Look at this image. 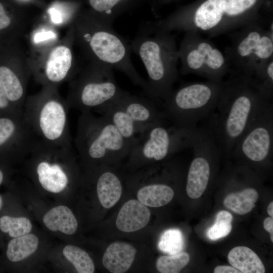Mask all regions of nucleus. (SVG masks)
Instances as JSON below:
<instances>
[{"mask_svg": "<svg viewBox=\"0 0 273 273\" xmlns=\"http://www.w3.org/2000/svg\"><path fill=\"white\" fill-rule=\"evenodd\" d=\"M209 125L221 154L230 155L237 143L272 99L252 77L230 70Z\"/></svg>", "mask_w": 273, "mask_h": 273, "instance_id": "obj_1", "label": "nucleus"}, {"mask_svg": "<svg viewBox=\"0 0 273 273\" xmlns=\"http://www.w3.org/2000/svg\"><path fill=\"white\" fill-rule=\"evenodd\" d=\"M130 45L146 69L148 80L144 92L156 103L162 102L172 92L178 78L175 35L154 22H148L142 26Z\"/></svg>", "mask_w": 273, "mask_h": 273, "instance_id": "obj_2", "label": "nucleus"}, {"mask_svg": "<svg viewBox=\"0 0 273 273\" xmlns=\"http://www.w3.org/2000/svg\"><path fill=\"white\" fill-rule=\"evenodd\" d=\"M74 34L91 61L106 65L124 73L135 85L146 87V80L139 74L131 60L130 44L109 24L92 11L79 15Z\"/></svg>", "mask_w": 273, "mask_h": 273, "instance_id": "obj_3", "label": "nucleus"}, {"mask_svg": "<svg viewBox=\"0 0 273 273\" xmlns=\"http://www.w3.org/2000/svg\"><path fill=\"white\" fill-rule=\"evenodd\" d=\"M69 109L56 86L48 85L38 94L26 99L23 115L39 140L55 146L72 147Z\"/></svg>", "mask_w": 273, "mask_h": 273, "instance_id": "obj_4", "label": "nucleus"}, {"mask_svg": "<svg viewBox=\"0 0 273 273\" xmlns=\"http://www.w3.org/2000/svg\"><path fill=\"white\" fill-rule=\"evenodd\" d=\"M223 82H190L173 89L162 102L165 117L179 127H197L200 122L209 118L215 112Z\"/></svg>", "mask_w": 273, "mask_h": 273, "instance_id": "obj_5", "label": "nucleus"}, {"mask_svg": "<svg viewBox=\"0 0 273 273\" xmlns=\"http://www.w3.org/2000/svg\"><path fill=\"white\" fill-rule=\"evenodd\" d=\"M133 143L124 138L105 116L81 113L74 140L76 150L90 162L118 159L128 155Z\"/></svg>", "mask_w": 273, "mask_h": 273, "instance_id": "obj_6", "label": "nucleus"}, {"mask_svg": "<svg viewBox=\"0 0 273 273\" xmlns=\"http://www.w3.org/2000/svg\"><path fill=\"white\" fill-rule=\"evenodd\" d=\"M224 54L230 70L253 77L273 58V29L264 22L253 21L230 34Z\"/></svg>", "mask_w": 273, "mask_h": 273, "instance_id": "obj_7", "label": "nucleus"}, {"mask_svg": "<svg viewBox=\"0 0 273 273\" xmlns=\"http://www.w3.org/2000/svg\"><path fill=\"white\" fill-rule=\"evenodd\" d=\"M110 67L91 61L72 84L66 102L69 108L99 113L126 91L118 85Z\"/></svg>", "mask_w": 273, "mask_h": 273, "instance_id": "obj_8", "label": "nucleus"}, {"mask_svg": "<svg viewBox=\"0 0 273 273\" xmlns=\"http://www.w3.org/2000/svg\"><path fill=\"white\" fill-rule=\"evenodd\" d=\"M197 127L184 128L162 119L138 134L128 155L135 161H162L176 152L191 148Z\"/></svg>", "mask_w": 273, "mask_h": 273, "instance_id": "obj_9", "label": "nucleus"}, {"mask_svg": "<svg viewBox=\"0 0 273 273\" xmlns=\"http://www.w3.org/2000/svg\"><path fill=\"white\" fill-rule=\"evenodd\" d=\"M177 53L181 63L179 72L182 75L193 74L209 81L222 83L230 72L224 53L197 31L185 32Z\"/></svg>", "mask_w": 273, "mask_h": 273, "instance_id": "obj_10", "label": "nucleus"}, {"mask_svg": "<svg viewBox=\"0 0 273 273\" xmlns=\"http://www.w3.org/2000/svg\"><path fill=\"white\" fill-rule=\"evenodd\" d=\"M273 150V104L269 103L240 139L230 155L254 163L270 158Z\"/></svg>", "mask_w": 273, "mask_h": 273, "instance_id": "obj_11", "label": "nucleus"}, {"mask_svg": "<svg viewBox=\"0 0 273 273\" xmlns=\"http://www.w3.org/2000/svg\"><path fill=\"white\" fill-rule=\"evenodd\" d=\"M38 140L23 111L0 116V159L26 157Z\"/></svg>", "mask_w": 273, "mask_h": 273, "instance_id": "obj_12", "label": "nucleus"}, {"mask_svg": "<svg viewBox=\"0 0 273 273\" xmlns=\"http://www.w3.org/2000/svg\"><path fill=\"white\" fill-rule=\"evenodd\" d=\"M115 102L135 124L139 133L148 126L165 118L155 102L128 92Z\"/></svg>", "mask_w": 273, "mask_h": 273, "instance_id": "obj_13", "label": "nucleus"}, {"mask_svg": "<svg viewBox=\"0 0 273 273\" xmlns=\"http://www.w3.org/2000/svg\"><path fill=\"white\" fill-rule=\"evenodd\" d=\"M0 54V82L10 103L23 111L26 100L27 77L11 63L6 47Z\"/></svg>", "mask_w": 273, "mask_h": 273, "instance_id": "obj_14", "label": "nucleus"}, {"mask_svg": "<svg viewBox=\"0 0 273 273\" xmlns=\"http://www.w3.org/2000/svg\"><path fill=\"white\" fill-rule=\"evenodd\" d=\"M73 58L71 49L66 45L54 48L50 52L43 72L38 79L44 85L57 86L72 73Z\"/></svg>", "mask_w": 273, "mask_h": 273, "instance_id": "obj_15", "label": "nucleus"}, {"mask_svg": "<svg viewBox=\"0 0 273 273\" xmlns=\"http://www.w3.org/2000/svg\"><path fill=\"white\" fill-rule=\"evenodd\" d=\"M151 212L139 200L131 199L121 208L116 220V226L120 231L130 233L139 231L149 223Z\"/></svg>", "mask_w": 273, "mask_h": 273, "instance_id": "obj_16", "label": "nucleus"}, {"mask_svg": "<svg viewBox=\"0 0 273 273\" xmlns=\"http://www.w3.org/2000/svg\"><path fill=\"white\" fill-rule=\"evenodd\" d=\"M136 253L129 244L117 242L110 244L102 258L104 266L112 273H123L131 266Z\"/></svg>", "mask_w": 273, "mask_h": 273, "instance_id": "obj_17", "label": "nucleus"}, {"mask_svg": "<svg viewBox=\"0 0 273 273\" xmlns=\"http://www.w3.org/2000/svg\"><path fill=\"white\" fill-rule=\"evenodd\" d=\"M95 15L112 24L120 15L153 0H87Z\"/></svg>", "mask_w": 273, "mask_h": 273, "instance_id": "obj_18", "label": "nucleus"}, {"mask_svg": "<svg viewBox=\"0 0 273 273\" xmlns=\"http://www.w3.org/2000/svg\"><path fill=\"white\" fill-rule=\"evenodd\" d=\"M97 192L102 206L107 209L119 201L122 193V185L118 176L109 170L103 172L97 181Z\"/></svg>", "mask_w": 273, "mask_h": 273, "instance_id": "obj_19", "label": "nucleus"}, {"mask_svg": "<svg viewBox=\"0 0 273 273\" xmlns=\"http://www.w3.org/2000/svg\"><path fill=\"white\" fill-rule=\"evenodd\" d=\"M43 222L50 230L60 231L66 235L74 234L78 226L77 219L72 211L64 205L49 210L43 217Z\"/></svg>", "mask_w": 273, "mask_h": 273, "instance_id": "obj_20", "label": "nucleus"}, {"mask_svg": "<svg viewBox=\"0 0 273 273\" xmlns=\"http://www.w3.org/2000/svg\"><path fill=\"white\" fill-rule=\"evenodd\" d=\"M230 263L243 273H264L265 269L258 255L246 246L233 248L228 256Z\"/></svg>", "mask_w": 273, "mask_h": 273, "instance_id": "obj_21", "label": "nucleus"}, {"mask_svg": "<svg viewBox=\"0 0 273 273\" xmlns=\"http://www.w3.org/2000/svg\"><path fill=\"white\" fill-rule=\"evenodd\" d=\"M173 196V189L163 184H153L144 186L137 194L138 200L150 207L163 206L170 202Z\"/></svg>", "mask_w": 273, "mask_h": 273, "instance_id": "obj_22", "label": "nucleus"}, {"mask_svg": "<svg viewBox=\"0 0 273 273\" xmlns=\"http://www.w3.org/2000/svg\"><path fill=\"white\" fill-rule=\"evenodd\" d=\"M38 245L37 237L32 234H27L11 240L8 245L7 256L12 262H18L33 254Z\"/></svg>", "mask_w": 273, "mask_h": 273, "instance_id": "obj_23", "label": "nucleus"}, {"mask_svg": "<svg viewBox=\"0 0 273 273\" xmlns=\"http://www.w3.org/2000/svg\"><path fill=\"white\" fill-rule=\"evenodd\" d=\"M258 199L257 192L254 189L248 188L240 192L228 195L223 200L224 205L234 212L244 215L255 207Z\"/></svg>", "mask_w": 273, "mask_h": 273, "instance_id": "obj_24", "label": "nucleus"}, {"mask_svg": "<svg viewBox=\"0 0 273 273\" xmlns=\"http://www.w3.org/2000/svg\"><path fill=\"white\" fill-rule=\"evenodd\" d=\"M63 253L79 273H93L95 265L88 254L84 250L73 245H67Z\"/></svg>", "mask_w": 273, "mask_h": 273, "instance_id": "obj_25", "label": "nucleus"}, {"mask_svg": "<svg viewBox=\"0 0 273 273\" xmlns=\"http://www.w3.org/2000/svg\"><path fill=\"white\" fill-rule=\"evenodd\" d=\"M30 221L26 217H14L8 215L0 218V229L8 233L10 237L16 238L29 234L32 230Z\"/></svg>", "mask_w": 273, "mask_h": 273, "instance_id": "obj_26", "label": "nucleus"}, {"mask_svg": "<svg viewBox=\"0 0 273 273\" xmlns=\"http://www.w3.org/2000/svg\"><path fill=\"white\" fill-rule=\"evenodd\" d=\"M189 260V255L186 252L162 256L157 260L156 267L161 273H178L187 265Z\"/></svg>", "mask_w": 273, "mask_h": 273, "instance_id": "obj_27", "label": "nucleus"}, {"mask_svg": "<svg viewBox=\"0 0 273 273\" xmlns=\"http://www.w3.org/2000/svg\"><path fill=\"white\" fill-rule=\"evenodd\" d=\"M184 245L183 236L180 231L170 229L164 232L161 236L158 247L162 251L174 255L180 253Z\"/></svg>", "mask_w": 273, "mask_h": 273, "instance_id": "obj_28", "label": "nucleus"}, {"mask_svg": "<svg viewBox=\"0 0 273 273\" xmlns=\"http://www.w3.org/2000/svg\"><path fill=\"white\" fill-rule=\"evenodd\" d=\"M233 220L232 214L226 211H219L215 223L207 231V237L210 240H217L228 236L231 232Z\"/></svg>", "mask_w": 273, "mask_h": 273, "instance_id": "obj_29", "label": "nucleus"}, {"mask_svg": "<svg viewBox=\"0 0 273 273\" xmlns=\"http://www.w3.org/2000/svg\"><path fill=\"white\" fill-rule=\"evenodd\" d=\"M16 22L0 2V49L8 46L13 36Z\"/></svg>", "mask_w": 273, "mask_h": 273, "instance_id": "obj_30", "label": "nucleus"}, {"mask_svg": "<svg viewBox=\"0 0 273 273\" xmlns=\"http://www.w3.org/2000/svg\"><path fill=\"white\" fill-rule=\"evenodd\" d=\"M22 111L17 109L9 101L0 82V116Z\"/></svg>", "mask_w": 273, "mask_h": 273, "instance_id": "obj_31", "label": "nucleus"}, {"mask_svg": "<svg viewBox=\"0 0 273 273\" xmlns=\"http://www.w3.org/2000/svg\"><path fill=\"white\" fill-rule=\"evenodd\" d=\"M214 273H241L236 268L229 265H219L214 269Z\"/></svg>", "mask_w": 273, "mask_h": 273, "instance_id": "obj_32", "label": "nucleus"}, {"mask_svg": "<svg viewBox=\"0 0 273 273\" xmlns=\"http://www.w3.org/2000/svg\"><path fill=\"white\" fill-rule=\"evenodd\" d=\"M263 227L264 229L269 233L270 240L273 242V218L272 217L266 218L263 221Z\"/></svg>", "mask_w": 273, "mask_h": 273, "instance_id": "obj_33", "label": "nucleus"}, {"mask_svg": "<svg viewBox=\"0 0 273 273\" xmlns=\"http://www.w3.org/2000/svg\"><path fill=\"white\" fill-rule=\"evenodd\" d=\"M52 19L55 22H59V19L61 18L59 12L56 10H53L51 11Z\"/></svg>", "mask_w": 273, "mask_h": 273, "instance_id": "obj_34", "label": "nucleus"}, {"mask_svg": "<svg viewBox=\"0 0 273 273\" xmlns=\"http://www.w3.org/2000/svg\"><path fill=\"white\" fill-rule=\"evenodd\" d=\"M267 213L270 216H273V202L271 201L268 206Z\"/></svg>", "mask_w": 273, "mask_h": 273, "instance_id": "obj_35", "label": "nucleus"}, {"mask_svg": "<svg viewBox=\"0 0 273 273\" xmlns=\"http://www.w3.org/2000/svg\"><path fill=\"white\" fill-rule=\"evenodd\" d=\"M168 1L169 0H153L151 4H152L153 6H155L159 4H162Z\"/></svg>", "mask_w": 273, "mask_h": 273, "instance_id": "obj_36", "label": "nucleus"}, {"mask_svg": "<svg viewBox=\"0 0 273 273\" xmlns=\"http://www.w3.org/2000/svg\"><path fill=\"white\" fill-rule=\"evenodd\" d=\"M4 178V174L1 169H0V185L3 183Z\"/></svg>", "mask_w": 273, "mask_h": 273, "instance_id": "obj_37", "label": "nucleus"}, {"mask_svg": "<svg viewBox=\"0 0 273 273\" xmlns=\"http://www.w3.org/2000/svg\"><path fill=\"white\" fill-rule=\"evenodd\" d=\"M2 204H3L2 200V198L0 196V209L2 208Z\"/></svg>", "mask_w": 273, "mask_h": 273, "instance_id": "obj_38", "label": "nucleus"}]
</instances>
